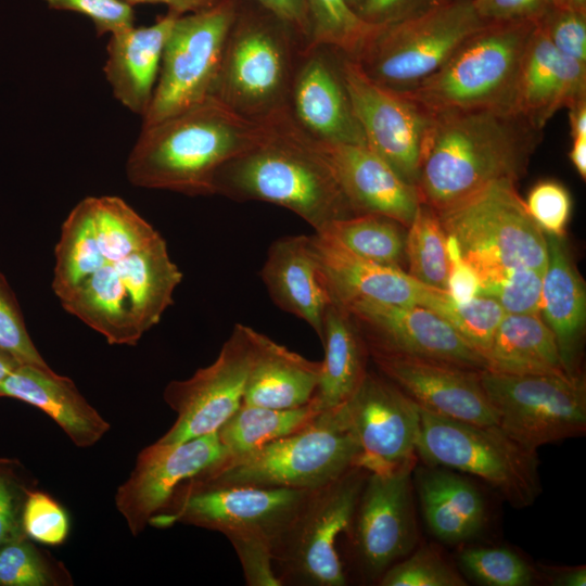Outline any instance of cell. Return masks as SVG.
Segmentation results:
<instances>
[{"label":"cell","mask_w":586,"mask_h":586,"mask_svg":"<svg viewBox=\"0 0 586 586\" xmlns=\"http://www.w3.org/2000/svg\"><path fill=\"white\" fill-rule=\"evenodd\" d=\"M539 129L512 111L477 109L432 114L416 189L441 212L492 182L526 173Z\"/></svg>","instance_id":"1"},{"label":"cell","mask_w":586,"mask_h":586,"mask_svg":"<svg viewBox=\"0 0 586 586\" xmlns=\"http://www.w3.org/2000/svg\"><path fill=\"white\" fill-rule=\"evenodd\" d=\"M264 137L216 173L214 195L290 209L315 232L355 213L313 138L289 109L269 119Z\"/></svg>","instance_id":"2"},{"label":"cell","mask_w":586,"mask_h":586,"mask_svg":"<svg viewBox=\"0 0 586 586\" xmlns=\"http://www.w3.org/2000/svg\"><path fill=\"white\" fill-rule=\"evenodd\" d=\"M266 124L238 114L217 99L143 126L126 161L136 187L187 195H214L218 169L256 144Z\"/></svg>","instance_id":"3"},{"label":"cell","mask_w":586,"mask_h":586,"mask_svg":"<svg viewBox=\"0 0 586 586\" xmlns=\"http://www.w3.org/2000/svg\"><path fill=\"white\" fill-rule=\"evenodd\" d=\"M238 8L211 92L238 114L265 122L289 109L290 89L306 42L260 5Z\"/></svg>","instance_id":"4"},{"label":"cell","mask_w":586,"mask_h":586,"mask_svg":"<svg viewBox=\"0 0 586 586\" xmlns=\"http://www.w3.org/2000/svg\"><path fill=\"white\" fill-rule=\"evenodd\" d=\"M359 446L337 408L253 451L227 457L190 480L216 485L315 491L358 466Z\"/></svg>","instance_id":"5"},{"label":"cell","mask_w":586,"mask_h":586,"mask_svg":"<svg viewBox=\"0 0 586 586\" xmlns=\"http://www.w3.org/2000/svg\"><path fill=\"white\" fill-rule=\"evenodd\" d=\"M536 23L484 24L435 73L402 92L431 114L477 109L513 112L520 67Z\"/></svg>","instance_id":"6"},{"label":"cell","mask_w":586,"mask_h":586,"mask_svg":"<svg viewBox=\"0 0 586 586\" xmlns=\"http://www.w3.org/2000/svg\"><path fill=\"white\" fill-rule=\"evenodd\" d=\"M436 213L445 233L457 240L461 257L481 283L512 268L546 270V234L528 214L515 182H492Z\"/></svg>","instance_id":"7"},{"label":"cell","mask_w":586,"mask_h":586,"mask_svg":"<svg viewBox=\"0 0 586 586\" xmlns=\"http://www.w3.org/2000/svg\"><path fill=\"white\" fill-rule=\"evenodd\" d=\"M416 453L426 466L482 479L514 508L531 506L542 493L537 451L513 441L499 425L469 423L420 408Z\"/></svg>","instance_id":"8"},{"label":"cell","mask_w":586,"mask_h":586,"mask_svg":"<svg viewBox=\"0 0 586 586\" xmlns=\"http://www.w3.org/2000/svg\"><path fill=\"white\" fill-rule=\"evenodd\" d=\"M484 24L472 0L437 4L383 25L353 60L377 82L407 91L435 73Z\"/></svg>","instance_id":"9"},{"label":"cell","mask_w":586,"mask_h":586,"mask_svg":"<svg viewBox=\"0 0 586 586\" xmlns=\"http://www.w3.org/2000/svg\"><path fill=\"white\" fill-rule=\"evenodd\" d=\"M369 471L356 466L313 491L273 547V568L282 585L345 586L337 551L348 531Z\"/></svg>","instance_id":"10"},{"label":"cell","mask_w":586,"mask_h":586,"mask_svg":"<svg viewBox=\"0 0 586 586\" xmlns=\"http://www.w3.org/2000/svg\"><path fill=\"white\" fill-rule=\"evenodd\" d=\"M481 384L496 410L499 428L523 447L584 435L586 387L582 375L480 372Z\"/></svg>","instance_id":"11"},{"label":"cell","mask_w":586,"mask_h":586,"mask_svg":"<svg viewBox=\"0 0 586 586\" xmlns=\"http://www.w3.org/2000/svg\"><path fill=\"white\" fill-rule=\"evenodd\" d=\"M313 491L184 482L169 505L149 522L184 523L234 537H259L272 545L288 530Z\"/></svg>","instance_id":"12"},{"label":"cell","mask_w":586,"mask_h":586,"mask_svg":"<svg viewBox=\"0 0 586 586\" xmlns=\"http://www.w3.org/2000/svg\"><path fill=\"white\" fill-rule=\"evenodd\" d=\"M238 0L177 17L165 44L160 75L142 127L211 97Z\"/></svg>","instance_id":"13"},{"label":"cell","mask_w":586,"mask_h":586,"mask_svg":"<svg viewBox=\"0 0 586 586\" xmlns=\"http://www.w3.org/2000/svg\"><path fill=\"white\" fill-rule=\"evenodd\" d=\"M253 355L254 329L237 323L211 365L170 381L163 397L177 418L157 441L181 443L218 432L243 403Z\"/></svg>","instance_id":"14"},{"label":"cell","mask_w":586,"mask_h":586,"mask_svg":"<svg viewBox=\"0 0 586 586\" xmlns=\"http://www.w3.org/2000/svg\"><path fill=\"white\" fill-rule=\"evenodd\" d=\"M415 462L390 472H369L346 537L359 574L379 582L417 543L412 497Z\"/></svg>","instance_id":"15"},{"label":"cell","mask_w":586,"mask_h":586,"mask_svg":"<svg viewBox=\"0 0 586 586\" xmlns=\"http://www.w3.org/2000/svg\"><path fill=\"white\" fill-rule=\"evenodd\" d=\"M340 69L367 145L416 187L432 114L405 92L377 82L341 53Z\"/></svg>","instance_id":"16"},{"label":"cell","mask_w":586,"mask_h":586,"mask_svg":"<svg viewBox=\"0 0 586 586\" xmlns=\"http://www.w3.org/2000/svg\"><path fill=\"white\" fill-rule=\"evenodd\" d=\"M337 409L359 446V467L382 473L417 460L420 408L384 375L367 371Z\"/></svg>","instance_id":"17"},{"label":"cell","mask_w":586,"mask_h":586,"mask_svg":"<svg viewBox=\"0 0 586 586\" xmlns=\"http://www.w3.org/2000/svg\"><path fill=\"white\" fill-rule=\"evenodd\" d=\"M357 323L368 348L488 370L487 358L449 322L419 305L354 302L343 306Z\"/></svg>","instance_id":"18"},{"label":"cell","mask_w":586,"mask_h":586,"mask_svg":"<svg viewBox=\"0 0 586 586\" xmlns=\"http://www.w3.org/2000/svg\"><path fill=\"white\" fill-rule=\"evenodd\" d=\"M226 458L217 432L181 443L156 441L143 448L115 494V506L132 536L169 505L180 485Z\"/></svg>","instance_id":"19"},{"label":"cell","mask_w":586,"mask_h":586,"mask_svg":"<svg viewBox=\"0 0 586 586\" xmlns=\"http://www.w3.org/2000/svg\"><path fill=\"white\" fill-rule=\"evenodd\" d=\"M382 375L421 409L481 425H498L477 370L368 348Z\"/></svg>","instance_id":"20"},{"label":"cell","mask_w":586,"mask_h":586,"mask_svg":"<svg viewBox=\"0 0 586 586\" xmlns=\"http://www.w3.org/2000/svg\"><path fill=\"white\" fill-rule=\"evenodd\" d=\"M340 52L306 44L293 75L289 111L311 138L333 143L367 144L341 75Z\"/></svg>","instance_id":"21"},{"label":"cell","mask_w":586,"mask_h":586,"mask_svg":"<svg viewBox=\"0 0 586 586\" xmlns=\"http://www.w3.org/2000/svg\"><path fill=\"white\" fill-rule=\"evenodd\" d=\"M313 140L355 215L378 214L409 226L421 203L416 187L367 144Z\"/></svg>","instance_id":"22"},{"label":"cell","mask_w":586,"mask_h":586,"mask_svg":"<svg viewBox=\"0 0 586 586\" xmlns=\"http://www.w3.org/2000/svg\"><path fill=\"white\" fill-rule=\"evenodd\" d=\"M309 239L334 302L342 306L360 301L423 306L431 286L406 270L360 257L320 233Z\"/></svg>","instance_id":"23"},{"label":"cell","mask_w":586,"mask_h":586,"mask_svg":"<svg viewBox=\"0 0 586 586\" xmlns=\"http://www.w3.org/2000/svg\"><path fill=\"white\" fill-rule=\"evenodd\" d=\"M586 98V64L560 53L536 23L520 67L513 112L542 130L562 107Z\"/></svg>","instance_id":"24"},{"label":"cell","mask_w":586,"mask_h":586,"mask_svg":"<svg viewBox=\"0 0 586 586\" xmlns=\"http://www.w3.org/2000/svg\"><path fill=\"white\" fill-rule=\"evenodd\" d=\"M260 277L272 302L304 320L320 339L326 310L333 300L309 235L275 240L268 247Z\"/></svg>","instance_id":"25"},{"label":"cell","mask_w":586,"mask_h":586,"mask_svg":"<svg viewBox=\"0 0 586 586\" xmlns=\"http://www.w3.org/2000/svg\"><path fill=\"white\" fill-rule=\"evenodd\" d=\"M180 16L168 11L149 26L110 35L104 75L115 99L143 117L157 84L166 41Z\"/></svg>","instance_id":"26"},{"label":"cell","mask_w":586,"mask_h":586,"mask_svg":"<svg viewBox=\"0 0 586 586\" xmlns=\"http://www.w3.org/2000/svg\"><path fill=\"white\" fill-rule=\"evenodd\" d=\"M0 397H12L42 410L80 448L93 446L111 428L75 383L50 367L20 365L0 384Z\"/></svg>","instance_id":"27"},{"label":"cell","mask_w":586,"mask_h":586,"mask_svg":"<svg viewBox=\"0 0 586 586\" xmlns=\"http://www.w3.org/2000/svg\"><path fill=\"white\" fill-rule=\"evenodd\" d=\"M548 263L543 277L539 315L555 334L563 367L579 373L586 324V291L564 237L546 234Z\"/></svg>","instance_id":"28"},{"label":"cell","mask_w":586,"mask_h":586,"mask_svg":"<svg viewBox=\"0 0 586 586\" xmlns=\"http://www.w3.org/2000/svg\"><path fill=\"white\" fill-rule=\"evenodd\" d=\"M412 483L422 514L431 533L455 544L469 540L483 528L485 502L480 491L467 479L441 467H416Z\"/></svg>","instance_id":"29"},{"label":"cell","mask_w":586,"mask_h":586,"mask_svg":"<svg viewBox=\"0 0 586 586\" xmlns=\"http://www.w3.org/2000/svg\"><path fill=\"white\" fill-rule=\"evenodd\" d=\"M321 362L305 358L254 330V355L244 390L245 405L291 409L308 404Z\"/></svg>","instance_id":"30"},{"label":"cell","mask_w":586,"mask_h":586,"mask_svg":"<svg viewBox=\"0 0 586 586\" xmlns=\"http://www.w3.org/2000/svg\"><path fill=\"white\" fill-rule=\"evenodd\" d=\"M320 341L324 357L313 398L321 411H328L343 405L356 392L367 373L369 352L352 315L334 301L326 310Z\"/></svg>","instance_id":"31"},{"label":"cell","mask_w":586,"mask_h":586,"mask_svg":"<svg viewBox=\"0 0 586 586\" xmlns=\"http://www.w3.org/2000/svg\"><path fill=\"white\" fill-rule=\"evenodd\" d=\"M64 309L101 333L112 345H136L143 335L129 295L112 262L59 298Z\"/></svg>","instance_id":"32"},{"label":"cell","mask_w":586,"mask_h":586,"mask_svg":"<svg viewBox=\"0 0 586 586\" xmlns=\"http://www.w3.org/2000/svg\"><path fill=\"white\" fill-rule=\"evenodd\" d=\"M131 302L140 330L156 326L173 304L182 272L171 260L162 235L146 247L112 262Z\"/></svg>","instance_id":"33"},{"label":"cell","mask_w":586,"mask_h":586,"mask_svg":"<svg viewBox=\"0 0 586 586\" xmlns=\"http://www.w3.org/2000/svg\"><path fill=\"white\" fill-rule=\"evenodd\" d=\"M487 359L488 370L493 371L569 375L555 334L540 315L506 314L495 332Z\"/></svg>","instance_id":"34"},{"label":"cell","mask_w":586,"mask_h":586,"mask_svg":"<svg viewBox=\"0 0 586 586\" xmlns=\"http://www.w3.org/2000/svg\"><path fill=\"white\" fill-rule=\"evenodd\" d=\"M320 412L314 398L291 409L242 404L217 433L227 457H235L305 428Z\"/></svg>","instance_id":"35"},{"label":"cell","mask_w":586,"mask_h":586,"mask_svg":"<svg viewBox=\"0 0 586 586\" xmlns=\"http://www.w3.org/2000/svg\"><path fill=\"white\" fill-rule=\"evenodd\" d=\"M105 263L98 245L91 198L88 196L71 211L62 225L52 281L55 295L61 298Z\"/></svg>","instance_id":"36"},{"label":"cell","mask_w":586,"mask_h":586,"mask_svg":"<svg viewBox=\"0 0 586 586\" xmlns=\"http://www.w3.org/2000/svg\"><path fill=\"white\" fill-rule=\"evenodd\" d=\"M403 227L383 215L360 214L334 220L316 233L334 240L360 257L404 269L406 235Z\"/></svg>","instance_id":"37"},{"label":"cell","mask_w":586,"mask_h":586,"mask_svg":"<svg viewBox=\"0 0 586 586\" xmlns=\"http://www.w3.org/2000/svg\"><path fill=\"white\" fill-rule=\"evenodd\" d=\"M100 252L107 263L150 245L161 234L118 196H90Z\"/></svg>","instance_id":"38"},{"label":"cell","mask_w":586,"mask_h":586,"mask_svg":"<svg viewBox=\"0 0 586 586\" xmlns=\"http://www.w3.org/2000/svg\"><path fill=\"white\" fill-rule=\"evenodd\" d=\"M407 229L405 240L407 272L424 285L446 290L449 262L446 233L437 213L426 204L420 203Z\"/></svg>","instance_id":"39"},{"label":"cell","mask_w":586,"mask_h":586,"mask_svg":"<svg viewBox=\"0 0 586 586\" xmlns=\"http://www.w3.org/2000/svg\"><path fill=\"white\" fill-rule=\"evenodd\" d=\"M309 17L307 44L329 47L356 59L383 25L365 22L346 0H306Z\"/></svg>","instance_id":"40"},{"label":"cell","mask_w":586,"mask_h":586,"mask_svg":"<svg viewBox=\"0 0 586 586\" xmlns=\"http://www.w3.org/2000/svg\"><path fill=\"white\" fill-rule=\"evenodd\" d=\"M423 307L449 322L486 358L495 332L506 315L502 307L492 298L475 296L467 302H457L446 290L435 288L430 289Z\"/></svg>","instance_id":"41"},{"label":"cell","mask_w":586,"mask_h":586,"mask_svg":"<svg viewBox=\"0 0 586 586\" xmlns=\"http://www.w3.org/2000/svg\"><path fill=\"white\" fill-rule=\"evenodd\" d=\"M461 571L484 586H530L537 572L514 551L504 547H471L459 556Z\"/></svg>","instance_id":"42"},{"label":"cell","mask_w":586,"mask_h":586,"mask_svg":"<svg viewBox=\"0 0 586 586\" xmlns=\"http://www.w3.org/2000/svg\"><path fill=\"white\" fill-rule=\"evenodd\" d=\"M61 575L26 536L0 546V586H53Z\"/></svg>","instance_id":"43"},{"label":"cell","mask_w":586,"mask_h":586,"mask_svg":"<svg viewBox=\"0 0 586 586\" xmlns=\"http://www.w3.org/2000/svg\"><path fill=\"white\" fill-rule=\"evenodd\" d=\"M382 586H464L466 579L441 553L423 546L391 565L380 577Z\"/></svg>","instance_id":"44"},{"label":"cell","mask_w":586,"mask_h":586,"mask_svg":"<svg viewBox=\"0 0 586 586\" xmlns=\"http://www.w3.org/2000/svg\"><path fill=\"white\" fill-rule=\"evenodd\" d=\"M545 271L518 267L482 282L477 296L496 301L506 314L539 315Z\"/></svg>","instance_id":"45"},{"label":"cell","mask_w":586,"mask_h":586,"mask_svg":"<svg viewBox=\"0 0 586 586\" xmlns=\"http://www.w3.org/2000/svg\"><path fill=\"white\" fill-rule=\"evenodd\" d=\"M22 527L27 538L43 545L58 546L69 532L64 508L50 495L28 489L22 513Z\"/></svg>","instance_id":"46"},{"label":"cell","mask_w":586,"mask_h":586,"mask_svg":"<svg viewBox=\"0 0 586 586\" xmlns=\"http://www.w3.org/2000/svg\"><path fill=\"white\" fill-rule=\"evenodd\" d=\"M0 349L14 357L21 365L49 367L33 343L14 292L1 272Z\"/></svg>","instance_id":"47"},{"label":"cell","mask_w":586,"mask_h":586,"mask_svg":"<svg viewBox=\"0 0 586 586\" xmlns=\"http://www.w3.org/2000/svg\"><path fill=\"white\" fill-rule=\"evenodd\" d=\"M526 209L545 234L564 237L572 211L568 189L556 180H542L532 187Z\"/></svg>","instance_id":"48"},{"label":"cell","mask_w":586,"mask_h":586,"mask_svg":"<svg viewBox=\"0 0 586 586\" xmlns=\"http://www.w3.org/2000/svg\"><path fill=\"white\" fill-rule=\"evenodd\" d=\"M28 489L21 463L0 458V546L26 536L22 527V513Z\"/></svg>","instance_id":"49"},{"label":"cell","mask_w":586,"mask_h":586,"mask_svg":"<svg viewBox=\"0 0 586 586\" xmlns=\"http://www.w3.org/2000/svg\"><path fill=\"white\" fill-rule=\"evenodd\" d=\"M537 24L560 53L586 64L585 12L551 7Z\"/></svg>","instance_id":"50"},{"label":"cell","mask_w":586,"mask_h":586,"mask_svg":"<svg viewBox=\"0 0 586 586\" xmlns=\"http://www.w3.org/2000/svg\"><path fill=\"white\" fill-rule=\"evenodd\" d=\"M50 9L85 15L98 35H113L135 26L132 7L120 0H42Z\"/></svg>","instance_id":"51"},{"label":"cell","mask_w":586,"mask_h":586,"mask_svg":"<svg viewBox=\"0 0 586 586\" xmlns=\"http://www.w3.org/2000/svg\"><path fill=\"white\" fill-rule=\"evenodd\" d=\"M229 542L241 562L246 585L282 586L273 568L272 545L259 537H234Z\"/></svg>","instance_id":"52"},{"label":"cell","mask_w":586,"mask_h":586,"mask_svg":"<svg viewBox=\"0 0 586 586\" xmlns=\"http://www.w3.org/2000/svg\"><path fill=\"white\" fill-rule=\"evenodd\" d=\"M472 3L485 23L538 22L552 7L550 0H472Z\"/></svg>","instance_id":"53"},{"label":"cell","mask_w":586,"mask_h":586,"mask_svg":"<svg viewBox=\"0 0 586 586\" xmlns=\"http://www.w3.org/2000/svg\"><path fill=\"white\" fill-rule=\"evenodd\" d=\"M446 252L449 262L446 289L448 294L457 302H467L477 296L480 278L461 257L457 240L450 234H446Z\"/></svg>","instance_id":"54"},{"label":"cell","mask_w":586,"mask_h":586,"mask_svg":"<svg viewBox=\"0 0 586 586\" xmlns=\"http://www.w3.org/2000/svg\"><path fill=\"white\" fill-rule=\"evenodd\" d=\"M289 25L306 44L309 38V17L306 0H251Z\"/></svg>","instance_id":"55"},{"label":"cell","mask_w":586,"mask_h":586,"mask_svg":"<svg viewBox=\"0 0 586 586\" xmlns=\"http://www.w3.org/2000/svg\"><path fill=\"white\" fill-rule=\"evenodd\" d=\"M411 0H365L357 14L365 22L385 25L405 15Z\"/></svg>","instance_id":"56"},{"label":"cell","mask_w":586,"mask_h":586,"mask_svg":"<svg viewBox=\"0 0 586 586\" xmlns=\"http://www.w3.org/2000/svg\"><path fill=\"white\" fill-rule=\"evenodd\" d=\"M542 574L555 586H585L586 566H542Z\"/></svg>","instance_id":"57"},{"label":"cell","mask_w":586,"mask_h":586,"mask_svg":"<svg viewBox=\"0 0 586 586\" xmlns=\"http://www.w3.org/2000/svg\"><path fill=\"white\" fill-rule=\"evenodd\" d=\"M130 7L137 4H164L168 11L178 15L202 11L215 5L220 0H120Z\"/></svg>","instance_id":"58"},{"label":"cell","mask_w":586,"mask_h":586,"mask_svg":"<svg viewBox=\"0 0 586 586\" xmlns=\"http://www.w3.org/2000/svg\"><path fill=\"white\" fill-rule=\"evenodd\" d=\"M568 109L572 138L586 137V98L576 101Z\"/></svg>","instance_id":"59"},{"label":"cell","mask_w":586,"mask_h":586,"mask_svg":"<svg viewBox=\"0 0 586 586\" xmlns=\"http://www.w3.org/2000/svg\"><path fill=\"white\" fill-rule=\"evenodd\" d=\"M570 161L578 175L586 179V137H574L569 152Z\"/></svg>","instance_id":"60"},{"label":"cell","mask_w":586,"mask_h":586,"mask_svg":"<svg viewBox=\"0 0 586 586\" xmlns=\"http://www.w3.org/2000/svg\"><path fill=\"white\" fill-rule=\"evenodd\" d=\"M20 365L14 357L0 349V384Z\"/></svg>","instance_id":"61"},{"label":"cell","mask_w":586,"mask_h":586,"mask_svg":"<svg viewBox=\"0 0 586 586\" xmlns=\"http://www.w3.org/2000/svg\"><path fill=\"white\" fill-rule=\"evenodd\" d=\"M552 7L585 12L586 0H550Z\"/></svg>","instance_id":"62"},{"label":"cell","mask_w":586,"mask_h":586,"mask_svg":"<svg viewBox=\"0 0 586 586\" xmlns=\"http://www.w3.org/2000/svg\"><path fill=\"white\" fill-rule=\"evenodd\" d=\"M348 5L357 13L365 0H346Z\"/></svg>","instance_id":"63"}]
</instances>
